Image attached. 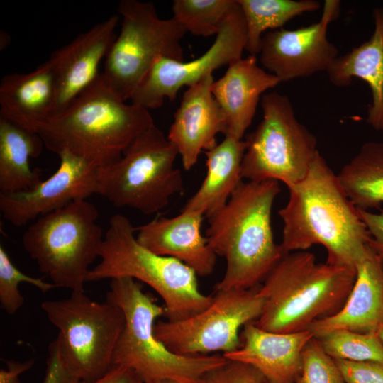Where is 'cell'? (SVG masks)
I'll return each instance as SVG.
<instances>
[{
    "mask_svg": "<svg viewBox=\"0 0 383 383\" xmlns=\"http://www.w3.org/2000/svg\"><path fill=\"white\" fill-rule=\"evenodd\" d=\"M135 231L125 216L116 213L110 218L99 249L101 260L90 269L87 282L130 277L145 283L164 301L169 321L186 318L208 307L213 296L200 291L196 272L177 259L143 246Z\"/></svg>",
    "mask_w": 383,
    "mask_h": 383,
    "instance_id": "cell-6",
    "label": "cell"
},
{
    "mask_svg": "<svg viewBox=\"0 0 383 383\" xmlns=\"http://www.w3.org/2000/svg\"><path fill=\"white\" fill-rule=\"evenodd\" d=\"M119 33L105 59L101 72L115 93L130 100L152 65L165 57L184 61L181 40L185 29L172 17L162 19L152 3L122 0Z\"/></svg>",
    "mask_w": 383,
    "mask_h": 383,
    "instance_id": "cell-11",
    "label": "cell"
},
{
    "mask_svg": "<svg viewBox=\"0 0 383 383\" xmlns=\"http://www.w3.org/2000/svg\"><path fill=\"white\" fill-rule=\"evenodd\" d=\"M259 287L216 291L204 310L184 319L156 322L155 334L170 351L180 355L234 351L241 345L240 329L262 313L264 299Z\"/></svg>",
    "mask_w": 383,
    "mask_h": 383,
    "instance_id": "cell-12",
    "label": "cell"
},
{
    "mask_svg": "<svg viewBox=\"0 0 383 383\" xmlns=\"http://www.w3.org/2000/svg\"><path fill=\"white\" fill-rule=\"evenodd\" d=\"M237 0H174L173 18L196 36L217 35Z\"/></svg>",
    "mask_w": 383,
    "mask_h": 383,
    "instance_id": "cell-28",
    "label": "cell"
},
{
    "mask_svg": "<svg viewBox=\"0 0 383 383\" xmlns=\"http://www.w3.org/2000/svg\"><path fill=\"white\" fill-rule=\"evenodd\" d=\"M337 177L357 209H379L383 204V142L364 143Z\"/></svg>",
    "mask_w": 383,
    "mask_h": 383,
    "instance_id": "cell-26",
    "label": "cell"
},
{
    "mask_svg": "<svg viewBox=\"0 0 383 383\" xmlns=\"http://www.w3.org/2000/svg\"><path fill=\"white\" fill-rule=\"evenodd\" d=\"M44 146L40 135L0 118V193L33 189L42 179L32 170L30 158H36Z\"/></svg>",
    "mask_w": 383,
    "mask_h": 383,
    "instance_id": "cell-25",
    "label": "cell"
},
{
    "mask_svg": "<svg viewBox=\"0 0 383 383\" xmlns=\"http://www.w3.org/2000/svg\"><path fill=\"white\" fill-rule=\"evenodd\" d=\"M55 173L33 189L12 194L0 193V211L13 226L21 227L31 221L80 200L97 191V169L70 153L58 155Z\"/></svg>",
    "mask_w": 383,
    "mask_h": 383,
    "instance_id": "cell-15",
    "label": "cell"
},
{
    "mask_svg": "<svg viewBox=\"0 0 383 383\" xmlns=\"http://www.w3.org/2000/svg\"><path fill=\"white\" fill-rule=\"evenodd\" d=\"M288 189V202L278 212L283 252L319 244L326 250L327 262L355 269L370 248V235L319 151L306 176Z\"/></svg>",
    "mask_w": 383,
    "mask_h": 383,
    "instance_id": "cell-1",
    "label": "cell"
},
{
    "mask_svg": "<svg viewBox=\"0 0 383 383\" xmlns=\"http://www.w3.org/2000/svg\"><path fill=\"white\" fill-rule=\"evenodd\" d=\"M334 360L346 383H383V362Z\"/></svg>",
    "mask_w": 383,
    "mask_h": 383,
    "instance_id": "cell-33",
    "label": "cell"
},
{
    "mask_svg": "<svg viewBox=\"0 0 383 383\" xmlns=\"http://www.w3.org/2000/svg\"><path fill=\"white\" fill-rule=\"evenodd\" d=\"M148 383H179V382H175L174 380H171V379H162V380H158V381L151 382Z\"/></svg>",
    "mask_w": 383,
    "mask_h": 383,
    "instance_id": "cell-39",
    "label": "cell"
},
{
    "mask_svg": "<svg viewBox=\"0 0 383 383\" xmlns=\"http://www.w3.org/2000/svg\"><path fill=\"white\" fill-rule=\"evenodd\" d=\"M265 383H267L266 382H265Z\"/></svg>",
    "mask_w": 383,
    "mask_h": 383,
    "instance_id": "cell-40",
    "label": "cell"
},
{
    "mask_svg": "<svg viewBox=\"0 0 383 383\" xmlns=\"http://www.w3.org/2000/svg\"><path fill=\"white\" fill-rule=\"evenodd\" d=\"M355 269V283L342 308L309 327L314 338L340 329L376 333L383 323V267L370 246Z\"/></svg>",
    "mask_w": 383,
    "mask_h": 383,
    "instance_id": "cell-21",
    "label": "cell"
},
{
    "mask_svg": "<svg viewBox=\"0 0 383 383\" xmlns=\"http://www.w3.org/2000/svg\"><path fill=\"white\" fill-rule=\"evenodd\" d=\"M247 43L245 19L237 0L211 46L191 61L162 57L152 65L131 96V103L147 110L173 101L179 89L196 83L206 75L242 57Z\"/></svg>",
    "mask_w": 383,
    "mask_h": 383,
    "instance_id": "cell-13",
    "label": "cell"
},
{
    "mask_svg": "<svg viewBox=\"0 0 383 383\" xmlns=\"http://www.w3.org/2000/svg\"><path fill=\"white\" fill-rule=\"evenodd\" d=\"M245 149V140L225 136L219 144L204 152L206 177L181 211L199 212L209 218L222 208L243 180L242 162Z\"/></svg>",
    "mask_w": 383,
    "mask_h": 383,
    "instance_id": "cell-24",
    "label": "cell"
},
{
    "mask_svg": "<svg viewBox=\"0 0 383 383\" xmlns=\"http://www.w3.org/2000/svg\"><path fill=\"white\" fill-rule=\"evenodd\" d=\"M21 282L30 284L45 293L56 285L45 282L41 278L30 277L22 272L11 262L4 247L0 245V304L8 314L13 315L23 306L24 298L18 285Z\"/></svg>",
    "mask_w": 383,
    "mask_h": 383,
    "instance_id": "cell-30",
    "label": "cell"
},
{
    "mask_svg": "<svg viewBox=\"0 0 383 383\" xmlns=\"http://www.w3.org/2000/svg\"><path fill=\"white\" fill-rule=\"evenodd\" d=\"M93 383H143L132 370L120 365H113L101 379Z\"/></svg>",
    "mask_w": 383,
    "mask_h": 383,
    "instance_id": "cell-36",
    "label": "cell"
},
{
    "mask_svg": "<svg viewBox=\"0 0 383 383\" xmlns=\"http://www.w3.org/2000/svg\"><path fill=\"white\" fill-rule=\"evenodd\" d=\"M340 4L338 0L325 1L322 16L313 24L266 32L259 52L263 67L281 82L326 72L338 56L326 33L329 24L340 14Z\"/></svg>",
    "mask_w": 383,
    "mask_h": 383,
    "instance_id": "cell-14",
    "label": "cell"
},
{
    "mask_svg": "<svg viewBox=\"0 0 383 383\" xmlns=\"http://www.w3.org/2000/svg\"><path fill=\"white\" fill-rule=\"evenodd\" d=\"M213 73L187 87L167 135L181 156L184 170H191L202 151L217 145L216 135L226 133L225 115L215 99Z\"/></svg>",
    "mask_w": 383,
    "mask_h": 383,
    "instance_id": "cell-17",
    "label": "cell"
},
{
    "mask_svg": "<svg viewBox=\"0 0 383 383\" xmlns=\"http://www.w3.org/2000/svg\"><path fill=\"white\" fill-rule=\"evenodd\" d=\"M43 383H84L65 366L57 338L48 345L46 371Z\"/></svg>",
    "mask_w": 383,
    "mask_h": 383,
    "instance_id": "cell-34",
    "label": "cell"
},
{
    "mask_svg": "<svg viewBox=\"0 0 383 383\" xmlns=\"http://www.w3.org/2000/svg\"><path fill=\"white\" fill-rule=\"evenodd\" d=\"M263 117L245 140L242 177L274 180L288 187L307 174L318 150L316 136L296 118L290 99L272 91L261 100Z\"/></svg>",
    "mask_w": 383,
    "mask_h": 383,
    "instance_id": "cell-10",
    "label": "cell"
},
{
    "mask_svg": "<svg viewBox=\"0 0 383 383\" xmlns=\"http://www.w3.org/2000/svg\"><path fill=\"white\" fill-rule=\"evenodd\" d=\"M260 372L240 361L229 360L223 365L206 373L201 383H265Z\"/></svg>",
    "mask_w": 383,
    "mask_h": 383,
    "instance_id": "cell-32",
    "label": "cell"
},
{
    "mask_svg": "<svg viewBox=\"0 0 383 383\" xmlns=\"http://www.w3.org/2000/svg\"><path fill=\"white\" fill-rule=\"evenodd\" d=\"M376 333L377 334L380 340L383 342V323L379 327Z\"/></svg>",
    "mask_w": 383,
    "mask_h": 383,
    "instance_id": "cell-38",
    "label": "cell"
},
{
    "mask_svg": "<svg viewBox=\"0 0 383 383\" xmlns=\"http://www.w3.org/2000/svg\"><path fill=\"white\" fill-rule=\"evenodd\" d=\"M246 26L245 50L250 55L260 52L265 31L282 27L293 18L315 11L321 4L315 0H238Z\"/></svg>",
    "mask_w": 383,
    "mask_h": 383,
    "instance_id": "cell-27",
    "label": "cell"
},
{
    "mask_svg": "<svg viewBox=\"0 0 383 383\" xmlns=\"http://www.w3.org/2000/svg\"><path fill=\"white\" fill-rule=\"evenodd\" d=\"M98 217L93 204L76 201L38 218L23 233L24 249L57 287L84 292L104 239Z\"/></svg>",
    "mask_w": 383,
    "mask_h": 383,
    "instance_id": "cell-8",
    "label": "cell"
},
{
    "mask_svg": "<svg viewBox=\"0 0 383 383\" xmlns=\"http://www.w3.org/2000/svg\"><path fill=\"white\" fill-rule=\"evenodd\" d=\"M374 32L370 38L349 52L338 56L326 72L337 87L350 84L354 78L365 81L372 94L367 109V123L383 132V8L372 11Z\"/></svg>",
    "mask_w": 383,
    "mask_h": 383,
    "instance_id": "cell-23",
    "label": "cell"
},
{
    "mask_svg": "<svg viewBox=\"0 0 383 383\" xmlns=\"http://www.w3.org/2000/svg\"><path fill=\"white\" fill-rule=\"evenodd\" d=\"M41 308L58 330L56 338L62 360L74 376L93 383L111 367L125 318L121 309L106 299L98 302L84 292L65 299L47 300Z\"/></svg>",
    "mask_w": 383,
    "mask_h": 383,
    "instance_id": "cell-9",
    "label": "cell"
},
{
    "mask_svg": "<svg viewBox=\"0 0 383 383\" xmlns=\"http://www.w3.org/2000/svg\"><path fill=\"white\" fill-rule=\"evenodd\" d=\"M316 338L323 350L333 359L383 362V342L376 333H363L340 329Z\"/></svg>",
    "mask_w": 383,
    "mask_h": 383,
    "instance_id": "cell-29",
    "label": "cell"
},
{
    "mask_svg": "<svg viewBox=\"0 0 383 383\" xmlns=\"http://www.w3.org/2000/svg\"><path fill=\"white\" fill-rule=\"evenodd\" d=\"M296 383H346L334 359L313 337L302 354V370Z\"/></svg>",
    "mask_w": 383,
    "mask_h": 383,
    "instance_id": "cell-31",
    "label": "cell"
},
{
    "mask_svg": "<svg viewBox=\"0 0 383 383\" xmlns=\"http://www.w3.org/2000/svg\"><path fill=\"white\" fill-rule=\"evenodd\" d=\"M357 209L370 235V246L383 267V213Z\"/></svg>",
    "mask_w": 383,
    "mask_h": 383,
    "instance_id": "cell-35",
    "label": "cell"
},
{
    "mask_svg": "<svg viewBox=\"0 0 383 383\" xmlns=\"http://www.w3.org/2000/svg\"><path fill=\"white\" fill-rule=\"evenodd\" d=\"M6 364V370H0V383H20L19 376L33 367L34 360H7Z\"/></svg>",
    "mask_w": 383,
    "mask_h": 383,
    "instance_id": "cell-37",
    "label": "cell"
},
{
    "mask_svg": "<svg viewBox=\"0 0 383 383\" xmlns=\"http://www.w3.org/2000/svg\"><path fill=\"white\" fill-rule=\"evenodd\" d=\"M55 79L47 62L26 73L4 75L0 82V118L36 132L52 113Z\"/></svg>",
    "mask_w": 383,
    "mask_h": 383,
    "instance_id": "cell-22",
    "label": "cell"
},
{
    "mask_svg": "<svg viewBox=\"0 0 383 383\" xmlns=\"http://www.w3.org/2000/svg\"><path fill=\"white\" fill-rule=\"evenodd\" d=\"M204 215L181 211L176 216H161L135 227L137 240L152 252L173 257L206 277L214 270L216 254L201 231Z\"/></svg>",
    "mask_w": 383,
    "mask_h": 383,
    "instance_id": "cell-18",
    "label": "cell"
},
{
    "mask_svg": "<svg viewBox=\"0 0 383 383\" xmlns=\"http://www.w3.org/2000/svg\"><path fill=\"white\" fill-rule=\"evenodd\" d=\"M106 299L118 306L125 318L111 366L132 370L143 383L162 379L201 383L206 373L228 361L223 355L188 356L170 351L154 332L156 320L165 316V307L144 292L138 281L130 277L111 279Z\"/></svg>",
    "mask_w": 383,
    "mask_h": 383,
    "instance_id": "cell-5",
    "label": "cell"
},
{
    "mask_svg": "<svg viewBox=\"0 0 383 383\" xmlns=\"http://www.w3.org/2000/svg\"><path fill=\"white\" fill-rule=\"evenodd\" d=\"M178 150L155 124L140 133L116 162L97 169L96 194L117 208L145 215L164 209L184 192Z\"/></svg>",
    "mask_w": 383,
    "mask_h": 383,
    "instance_id": "cell-7",
    "label": "cell"
},
{
    "mask_svg": "<svg viewBox=\"0 0 383 383\" xmlns=\"http://www.w3.org/2000/svg\"><path fill=\"white\" fill-rule=\"evenodd\" d=\"M119 19L118 13L110 16L51 54L47 62L55 77L56 96L50 116L61 112L97 78L99 64L116 37Z\"/></svg>",
    "mask_w": 383,
    "mask_h": 383,
    "instance_id": "cell-16",
    "label": "cell"
},
{
    "mask_svg": "<svg viewBox=\"0 0 383 383\" xmlns=\"http://www.w3.org/2000/svg\"><path fill=\"white\" fill-rule=\"evenodd\" d=\"M313 337L308 330L273 333L251 322L243 327L240 348L223 355L253 366L267 383H296L302 370L303 350Z\"/></svg>",
    "mask_w": 383,
    "mask_h": 383,
    "instance_id": "cell-19",
    "label": "cell"
},
{
    "mask_svg": "<svg viewBox=\"0 0 383 383\" xmlns=\"http://www.w3.org/2000/svg\"><path fill=\"white\" fill-rule=\"evenodd\" d=\"M281 81L258 66L256 55H250L228 65L225 74L211 85L227 124L225 136L242 140L255 116L260 96Z\"/></svg>",
    "mask_w": 383,
    "mask_h": 383,
    "instance_id": "cell-20",
    "label": "cell"
},
{
    "mask_svg": "<svg viewBox=\"0 0 383 383\" xmlns=\"http://www.w3.org/2000/svg\"><path fill=\"white\" fill-rule=\"evenodd\" d=\"M153 123L148 110L122 100L100 72L66 108L40 123L36 133L51 152L70 153L100 168L118 160Z\"/></svg>",
    "mask_w": 383,
    "mask_h": 383,
    "instance_id": "cell-2",
    "label": "cell"
},
{
    "mask_svg": "<svg viewBox=\"0 0 383 383\" xmlns=\"http://www.w3.org/2000/svg\"><path fill=\"white\" fill-rule=\"evenodd\" d=\"M355 279L356 269L317 262L306 250L286 254L259 287L264 306L253 323L273 333L307 331L342 308Z\"/></svg>",
    "mask_w": 383,
    "mask_h": 383,
    "instance_id": "cell-4",
    "label": "cell"
},
{
    "mask_svg": "<svg viewBox=\"0 0 383 383\" xmlns=\"http://www.w3.org/2000/svg\"><path fill=\"white\" fill-rule=\"evenodd\" d=\"M279 182H242L227 203L208 218L205 237L226 269L216 291L260 285L285 255L274 240L271 215Z\"/></svg>",
    "mask_w": 383,
    "mask_h": 383,
    "instance_id": "cell-3",
    "label": "cell"
}]
</instances>
